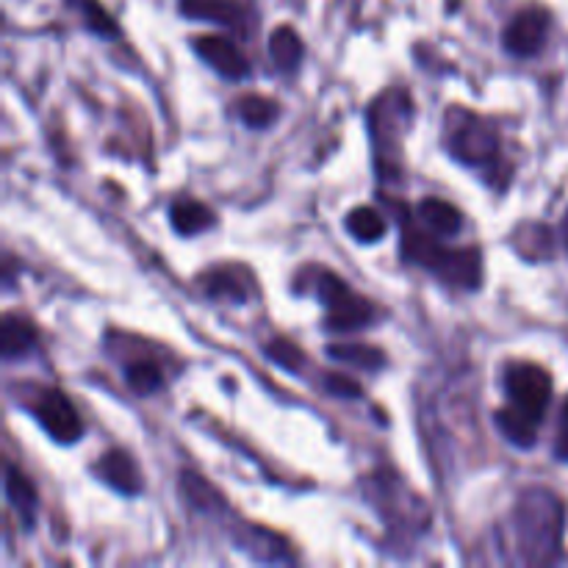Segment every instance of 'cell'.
I'll list each match as a JSON object with an SVG mask.
<instances>
[{"instance_id": "6da1fadb", "label": "cell", "mask_w": 568, "mask_h": 568, "mask_svg": "<svg viewBox=\"0 0 568 568\" xmlns=\"http://www.w3.org/2000/svg\"><path fill=\"white\" fill-rule=\"evenodd\" d=\"M516 544L525 564H552L564 538V505L547 488L521 494L514 514Z\"/></svg>"}, {"instance_id": "7a4b0ae2", "label": "cell", "mask_w": 568, "mask_h": 568, "mask_svg": "<svg viewBox=\"0 0 568 568\" xmlns=\"http://www.w3.org/2000/svg\"><path fill=\"white\" fill-rule=\"evenodd\" d=\"M403 255L410 264L425 266L444 283L458 288H480L483 258L477 247H447L438 239L427 236L422 227L405 216L403 220Z\"/></svg>"}, {"instance_id": "3957f363", "label": "cell", "mask_w": 568, "mask_h": 568, "mask_svg": "<svg viewBox=\"0 0 568 568\" xmlns=\"http://www.w3.org/2000/svg\"><path fill=\"white\" fill-rule=\"evenodd\" d=\"M447 150L464 166L491 170L499 164V133L480 114L455 109L447 116Z\"/></svg>"}, {"instance_id": "277c9868", "label": "cell", "mask_w": 568, "mask_h": 568, "mask_svg": "<svg viewBox=\"0 0 568 568\" xmlns=\"http://www.w3.org/2000/svg\"><path fill=\"white\" fill-rule=\"evenodd\" d=\"M311 277H314V283L308 286V292H314V297L325 305L327 331H361V327L375 320V305L361 297V294H355L338 275L320 270V266H311Z\"/></svg>"}, {"instance_id": "5b68a950", "label": "cell", "mask_w": 568, "mask_h": 568, "mask_svg": "<svg viewBox=\"0 0 568 568\" xmlns=\"http://www.w3.org/2000/svg\"><path fill=\"white\" fill-rule=\"evenodd\" d=\"M505 388L516 410L541 425L549 403H552V377L536 364H510L505 372Z\"/></svg>"}, {"instance_id": "8992f818", "label": "cell", "mask_w": 568, "mask_h": 568, "mask_svg": "<svg viewBox=\"0 0 568 568\" xmlns=\"http://www.w3.org/2000/svg\"><path fill=\"white\" fill-rule=\"evenodd\" d=\"M366 116H369V131L383 155L386 150L397 148L403 133L408 131L410 116H414V100L405 89H388L381 98H375Z\"/></svg>"}, {"instance_id": "52a82bcc", "label": "cell", "mask_w": 568, "mask_h": 568, "mask_svg": "<svg viewBox=\"0 0 568 568\" xmlns=\"http://www.w3.org/2000/svg\"><path fill=\"white\" fill-rule=\"evenodd\" d=\"M549 28H552V14H549L547 6H525V9L516 11V14L510 17L508 26H505V50L519 55V59H530V55H536L538 50L547 44Z\"/></svg>"}, {"instance_id": "ba28073f", "label": "cell", "mask_w": 568, "mask_h": 568, "mask_svg": "<svg viewBox=\"0 0 568 568\" xmlns=\"http://www.w3.org/2000/svg\"><path fill=\"white\" fill-rule=\"evenodd\" d=\"M31 414L59 444H75L83 436V422L59 388H42L31 399Z\"/></svg>"}, {"instance_id": "9c48e42d", "label": "cell", "mask_w": 568, "mask_h": 568, "mask_svg": "<svg viewBox=\"0 0 568 568\" xmlns=\"http://www.w3.org/2000/svg\"><path fill=\"white\" fill-rule=\"evenodd\" d=\"M192 48L211 70L220 72L227 81H242L250 75L247 55L239 50L233 39L222 37V33H203V37L192 39Z\"/></svg>"}, {"instance_id": "30bf717a", "label": "cell", "mask_w": 568, "mask_h": 568, "mask_svg": "<svg viewBox=\"0 0 568 568\" xmlns=\"http://www.w3.org/2000/svg\"><path fill=\"white\" fill-rule=\"evenodd\" d=\"M197 286L205 297L225 300V303H247L250 300V272L244 266L225 264L211 266L197 277Z\"/></svg>"}, {"instance_id": "8fae6325", "label": "cell", "mask_w": 568, "mask_h": 568, "mask_svg": "<svg viewBox=\"0 0 568 568\" xmlns=\"http://www.w3.org/2000/svg\"><path fill=\"white\" fill-rule=\"evenodd\" d=\"M94 475L111 486L114 491L125 494V497H133V494L142 491V471H139L136 460L125 453V449H111L103 458L94 464Z\"/></svg>"}, {"instance_id": "7c38bea8", "label": "cell", "mask_w": 568, "mask_h": 568, "mask_svg": "<svg viewBox=\"0 0 568 568\" xmlns=\"http://www.w3.org/2000/svg\"><path fill=\"white\" fill-rule=\"evenodd\" d=\"M178 9L189 20L216 22V26L244 31L247 26V9L242 0H178Z\"/></svg>"}, {"instance_id": "4fadbf2b", "label": "cell", "mask_w": 568, "mask_h": 568, "mask_svg": "<svg viewBox=\"0 0 568 568\" xmlns=\"http://www.w3.org/2000/svg\"><path fill=\"white\" fill-rule=\"evenodd\" d=\"M6 499H9L11 508L20 514L26 530H31L33 521H37V508H39L37 488L31 486V480H28L14 464H6Z\"/></svg>"}, {"instance_id": "5bb4252c", "label": "cell", "mask_w": 568, "mask_h": 568, "mask_svg": "<svg viewBox=\"0 0 568 568\" xmlns=\"http://www.w3.org/2000/svg\"><path fill=\"white\" fill-rule=\"evenodd\" d=\"M170 222L181 236H197V233L214 227L216 216L214 211H211L205 203H200V200L183 197L170 205Z\"/></svg>"}, {"instance_id": "9a60e30c", "label": "cell", "mask_w": 568, "mask_h": 568, "mask_svg": "<svg viewBox=\"0 0 568 568\" xmlns=\"http://www.w3.org/2000/svg\"><path fill=\"white\" fill-rule=\"evenodd\" d=\"M37 344V327L17 314H6L0 325V353L6 361H14L28 355Z\"/></svg>"}, {"instance_id": "2e32d148", "label": "cell", "mask_w": 568, "mask_h": 568, "mask_svg": "<svg viewBox=\"0 0 568 568\" xmlns=\"http://www.w3.org/2000/svg\"><path fill=\"white\" fill-rule=\"evenodd\" d=\"M303 53H305V44L292 26H277L275 31L270 33L272 64H275L281 72L297 70L300 61H303Z\"/></svg>"}, {"instance_id": "e0dca14e", "label": "cell", "mask_w": 568, "mask_h": 568, "mask_svg": "<svg viewBox=\"0 0 568 568\" xmlns=\"http://www.w3.org/2000/svg\"><path fill=\"white\" fill-rule=\"evenodd\" d=\"M416 211H419V220L438 236H455L464 227V214L453 203H447V200L427 197L422 200Z\"/></svg>"}, {"instance_id": "ac0fdd59", "label": "cell", "mask_w": 568, "mask_h": 568, "mask_svg": "<svg viewBox=\"0 0 568 568\" xmlns=\"http://www.w3.org/2000/svg\"><path fill=\"white\" fill-rule=\"evenodd\" d=\"M494 422H497L499 433H503L510 444H516V447L530 449L532 444H536L538 422H532L530 416L516 410L514 405H510V408H499L497 416H494Z\"/></svg>"}, {"instance_id": "d6986e66", "label": "cell", "mask_w": 568, "mask_h": 568, "mask_svg": "<svg viewBox=\"0 0 568 568\" xmlns=\"http://www.w3.org/2000/svg\"><path fill=\"white\" fill-rule=\"evenodd\" d=\"M236 114L247 128L264 131L281 116V105H277V100L264 98V94H244V98L236 100Z\"/></svg>"}, {"instance_id": "ffe728a7", "label": "cell", "mask_w": 568, "mask_h": 568, "mask_svg": "<svg viewBox=\"0 0 568 568\" xmlns=\"http://www.w3.org/2000/svg\"><path fill=\"white\" fill-rule=\"evenodd\" d=\"M344 225H347L349 236L358 239V242H364V244L381 242L388 231L386 216H383L377 209H372V205H361V209L349 211Z\"/></svg>"}, {"instance_id": "44dd1931", "label": "cell", "mask_w": 568, "mask_h": 568, "mask_svg": "<svg viewBox=\"0 0 568 568\" xmlns=\"http://www.w3.org/2000/svg\"><path fill=\"white\" fill-rule=\"evenodd\" d=\"M327 358L338 361L344 366H358V369L375 372L386 364L383 349L372 347V344H331L327 347Z\"/></svg>"}, {"instance_id": "7402d4cb", "label": "cell", "mask_w": 568, "mask_h": 568, "mask_svg": "<svg viewBox=\"0 0 568 568\" xmlns=\"http://www.w3.org/2000/svg\"><path fill=\"white\" fill-rule=\"evenodd\" d=\"M242 549L253 552L258 560L266 564H277V560H288L286 544L277 541L270 530H261V527H244L242 538H239Z\"/></svg>"}, {"instance_id": "603a6c76", "label": "cell", "mask_w": 568, "mask_h": 568, "mask_svg": "<svg viewBox=\"0 0 568 568\" xmlns=\"http://www.w3.org/2000/svg\"><path fill=\"white\" fill-rule=\"evenodd\" d=\"M125 381L133 394L148 397V394H155L161 386H164V372H161V366L155 364V361L139 358L125 366Z\"/></svg>"}, {"instance_id": "cb8c5ba5", "label": "cell", "mask_w": 568, "mask_h": 568, "mask_svg": "<svg viewBox=\"0 0 568 568\" xmlns=\"http://www.w3.org/2000/svg\"><path fill=\"white\" fill-rule=\"evenodd\" d=\"M264 355L272 361V364L283 366V369L288 372H300L305 364V353L297 347V344L288 342V338H272V342L264 347Z\"/></svg>"}, {"instance_id": "d4e9b609", "label": "cell", "mask_w": 568, "mask_h": 568, "mask_svg": "<svg viewBox=\"0 0 568 568\" xmlns=\"http://www.w3.org/2000/svg\"><path fill=\"white\" fill-rule=\"evenodd\" d=\"M81 14H83V22L89 26V31L100 33V37L109 39V37H116V33H120L114 17H111L109 11L98 3V0H81Z\"/></svg>"}, {"instance_id": "484cf974", "label": "cell", "mask_w": 568, "mask_h": 568, "mask_svg": "<svg viewBox=\"0 0 568 568\" xmlns=\"http://www.w3.org/2000/svg\"><path fill=\"white\" fill-rule=\"evenodd\" d=\"M525 231L527 236H521V231L516 233V244L521 242L530 244V247H525L521 253H525L530 261H541L544 255H549V250H552V233H549L544 225H527Z\"/></svg>"}, {"instance_id": "4316f807", "label": "cell", "mask_w": 568, "mask_h": 568, "mask_svg": "<svg viewBox=\"0 0 568 568\" xmlns=\"http://www.w3.org/2000/svg\"><path fill=\"white\" fill-rule=\"evenodd\" d=\"M322 386H325V392L333 394V397H342V399H358L361 397L358 381H355V377L342 375V372H327L325 381H322Z\"/></svg>"}, {"instance_id": "83f0119b", "label": "cell", "mask_w": 568, "mask_h": 568, "mask_svg": "<svg viewBox=\"0 0 568 568\" xmlns=\"http://www.w3.org/2000/svg\"><path fill=\"white\" fill-rule=\"evenodd\" d=\"M555 458L566 460L568 464V397L560 408V422H558V438H555Z\"/></svg>"}, {"instance_id": "f1b7e54d", "label": "cell", "mask_w": 568, "mask_h": 568, "mask_svg": "<svg viewBox=\"0 0 568 568\" xmlns=\"http://www.w3.org/2000/svg\"><path fill=\"white\" fill-rule=\"evenodd\" d=\"M560 236H564V244L568 247V211H566V216H564V227H560Z\"/></svg>"}]
</instances>
